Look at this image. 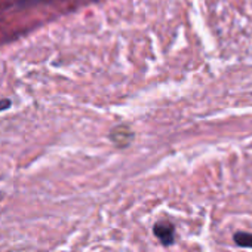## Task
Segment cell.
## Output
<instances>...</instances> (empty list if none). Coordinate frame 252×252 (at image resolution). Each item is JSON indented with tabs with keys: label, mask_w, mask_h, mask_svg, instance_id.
Wrapping results in <instances>:
<instances>
[{
	"label": "cell",
	"mask_w": 252,
	"mask_h": 252,
	"mask_svg": "<svg viewBox=\"0 0 252 252\" xmlns=\"http://www.w3.org/2000/svg\"><path fill=\"white\" fill-rule=\"evenodd\" d=\"M153 233L160 240V243L165 246H171L175 242V227L169 221L163 220V221L156 222L153 227Z\"/></svg>",
	"instance_id": "1"
},
{
	"label": "cell",
	"mask_w": 252,
	"mask_h": 252,
	"mask_svg": "<svg viewBox=\"0 0 252 252\" xmlns=\"http://www.w3.org/2000/svg\"><path fill=\"white\" fill-rule=\"evenodd\" d=\"M233 240L240 248H252V234L246 231H236L233 234Z\"/></svg>",
	"instance_id": "3"
},
{
	"label": "cell",
	"mask_w": 252,
	"mask_h": 252,
	"mask_svg": "<svg viewBox=\"0 0 252 252\" xmlns=\"http://www.w3.org/2000/svg\"><path fill=\"white\" fill-rule=\"evenodd\" d=\"M110 140L116 147H128L131 141L134 140V132L129 126L126 125H119L116 128L111 129L110 132Z\"/></svg>",
	"instance_id": "2"
}]
</instances>
